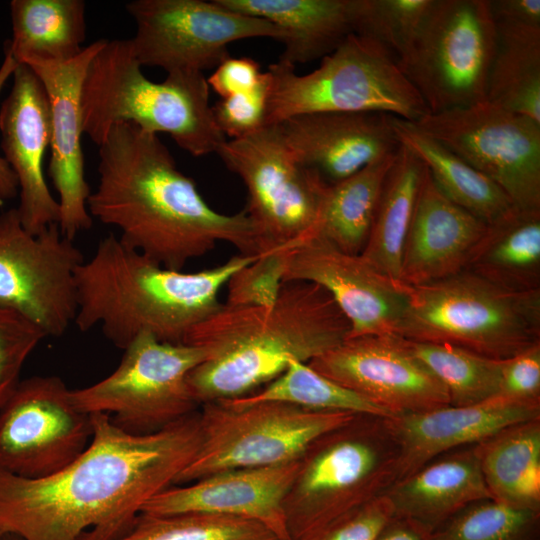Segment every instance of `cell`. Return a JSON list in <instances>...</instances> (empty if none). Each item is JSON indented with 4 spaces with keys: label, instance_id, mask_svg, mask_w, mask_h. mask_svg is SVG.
<instances>
[{
    "label": "cell",
    "instance_id": "1",
    "mask_svg": "<svg viewBox=\"0 0 540 540\" xmlns=\"http://www.w3.org/2000/svg\"><path fill=\"white\" fill-rule=\"evenodd\" d=\"M91 418L90 444L58 472L28 479L0 470V537L115 540L147 501L175 485L202 441L196 412L145 435L123 431L104 413Z\"/></svg>",
    "mask_w": 540,
    "mask_h": 540
},
{
    "label": "cell",
    "instance_id": "2",
    "mask_svg": "<svg viewBox=\"0 0 540 540\" xmlns=\"http://www.w3.org/2000/svg\"><path fill=\"white\" fill-rule=\"evenodd\" d=\"M98 176L87 201L92 219L116 227L123 244L165 268L181 270L219 242L259 255L245 210H214L156 134L130 122L111 126L99 145Z\"/></svg>",
    "mask_w": 540,
    "mask_h": 540
},
{
    "label": "cell",
    "instance_id": "3",
    "mask_svg": "<svg viewBox=\"0 0 540 540\" xmlns=\"http://www.w3.org/2000/svg\"><path fill=\"white\" fill-rule=\"evenodd\" d=\"M349 334L333 298L310 282H285L271 306L221 304L184 339L205 352L188 376L190 391L198 404L249 395L291 360L308 363Z\"/></svg>",
    "mask_w": 540,
    "mask_h": 540
},
{
    "label": "cell",
    "instance_id": "4",
    "mask_svg": "<svg viewBox=\"0 0 540 540\" xmlns=\"http://www.w3.org/2000/svg\"><path fill=\"white\" fill-rule=\"evenodd\" d=\"M258 255L239 254L197 272L163 267L110 234L76 270L77 314L82 332L99 326L125 349L140 333L183 343L189 331L220 306L218 295L231 276Z\"/></svg>",
    "mask_w": 540,
    "mask_h": 540
},
{
    "label": "cell",
    "instance_id": "5",
    "mask_svg": "<svg viewBox=\"0 0 540 540\" xmlns=\"http://www.w3.org/2000/svg\"><path fill=\"white\" fill-rule=\"evenodd\" d=\"M119 122L156 135L166 133L195 157L217 153L227 141L215 122L203 73L173 72L163 82H152L143 74L130 40H107L83 81L82 132L99 146Z\"/></svg>",
    "mask_w": 540,
    "mask_h": 540
},
{
    "label": "cell",
    "instance_id": "6",
    "mask_svg": "<svg viewBox=\"0 0 540 540\" xmlns=\"http://www.w3.org/2000/svg\"><path fill=\"white\" fill-rule=\"evenodd\" d=\"M399 447L388 418L356 414L317 438L283 501L290 540H320L398 480Z\"/></svg>",
    "mask_w": 540,
    "mask_h": 540
},
{
    "label": "cell",
    "instance_id": "7",
    "mask_svg": "<svg viewBox=\"0 0 540 540\" xmlns=\"http://www.w3.org/2000/svg\"><path fill=\"white\" fill-rule=\"evenodd\" d=\"M397 335L508 359L540 343V290L515 291L469 271L407 287Z\"/></svg>",
    "mask_w": 540,
    "mask_h": 540
},
{
    "label": "cell",
    "instance_id": "8",
    "mask_svg": "<svg viewBox=\"0 0 540 540\" xmlns=\"http://www.w3.org/2000/svg\"><path fill=\"white\" fill-rule=\"evenodd\" d=\"M266 126L316 112H381L409 122L429 113L397 58L377 41L351 34L319 67L299 75L295 66H269Z\"/></svg>",
    "mask_w": 540,
    "mask_h": 540
},
{
    "label": "cell",
    "instance_id": "9",
    "mask_svg": "<svg viewBox=\"0 0 540 540\" xmlns=\"http://www.w3.org/2000/svg\"><path fill=\"white\" fill-rule=\"evenodd\" d=\"M202 441L176 484L221 471L283 464L299 459L317 438L355 417L345 411H316L282 402L202 404Z\"/></svg>",
    "mask_w": 540,
    "mask_h": 540
},
{
    "label": "cell",
    "instance_id": "10",
    "mask_svg": "<svg viewBox=\"0 0 540 540\" xmlns=\"http://www.w3.org/2000/svg\"><path fill=\"white\" fill-rule=\"evenodd\" d=\"M496 46L489 0H434L398 64L437 113L486 100Z\"/></svg>",
    "mask_w": 540,
    "mask_h": 540
},
{
    "label": "cell",
    "instance_id": "11",
    "mask_svg": "<svg viewBox=\"0 0 540 540\" xmlns=\"http://www.w3.org/2000/svg\"><path fill=\"white\" fill-rule=\"evenodd\" d=\"M204 359L200 347L140 333L111 374L90 386L70 389V398L79 410L104 413L127 433H154L195 412L199 404L188 376Z\"/></svg>",
    "mask_w": 540,
    "mask_h": 540
},
{
    "label": "cell",
    "instance_id": "12",
    "mask_svg": "<svg viewBox=\"0 0 540 540\" xmlns=\"http://www.w3.org/2000/svg\"><path fill=\"white\" fill-rule=\"evenodd\" d=\"M217 154L247 189L259 255L291 251L314 235L328 184L296 159L276 125L227 140Z\"/></svg>",
    "mask_w": 540,
    "mask_h": 540
},
{
    "label": "cell",
    "instance_id": "13",
    "mask_svg": "<svg viewBox=\"0 0 540 540\" xmlns=\"http://www.w3.org/2000/svg\"><path fill=\"white\" fill-rule=\"evenodd\" d=\"M411 123L491 179L515 207L540 209V123L486 100Z\"/></svg>",
    "mask_w": 540,
    "mask_h": 540
},
{
    "label": "cell",
    "instance_id": "14",
    "mask_svg": "<svg viewBox=\"0 0 540 540\" xmlns=\"http://www.w3.org/2000/svg\"><path fill=\"white\" fill-rule=\"evenodd\" d=\"M57 223L29 233L16 208L0 213V308L13 311L46 337H60L76 318L75 273L84 261Z\"/></svg>",
    "mask_w": 540,
    "mask_h": 540
},
{
    "label": "cell",
    "instance_id": "15",
    "mask_svg": "<svg viewBox=\"0 0 540 540\" xmlns=\"http://www.w3.org/2000/svg\"><path fill=\"white\" fill-rule=\"evenodd\" d=\"M125 8L136 23L130 41L137 61L167 74L216 68L237 40L283 38L271 22L233 12L215 0H134Z\"/></svg>",
    "mask_w": 540,
    "mask_h": 540
},
{
    "label": "cell",
    "instance_id": "16",
    "mask_svg": "<svg viewBox=\"0 0 540 540\" xmlns=\"http://www.w3.org/2000/svg\"><path fill=\"white\" fill-rule=\"evenodd\" d=\"M92 436L91 414L75 407L60 377L20 380L0 408V470L47 477L78 458Z\"/></svg>",
    "mask_w": 540,
    "mask_h": 540
},
{
    "label": "cell",
    "instance_id": "17",
    "mask_svg": "<svg viewBox=\"0 0 540 540\" xmlns=\"http://www.w3.org/2000/svg\"><path fill=\"white\" fill-rule=\"evenodd\" d=\"M308 365L392 416L450 405L442 383L396 334L347 338Z\"/></svg>",
    "mask_w": 540,
    "mask_h": 540
},
{
    "label": "cell",
    "instance_id": "18",
    "mask_svg": "<svg viewBox=\"0 0 540 540\" xmlns=\"http://www.w3.org/2000/svg\"><path fill=\"white\" fill-rule=\"evenodd\" d=\"M285 282L319 285L350 325L349 337L396 334L406 305V286L376 270L360 254L346 253L313 235L291 250Z\"/></svg>",
    "mask_w": 540,
    "mask_h": 540
},
{
    "label": "cell",
    "instance_id": "19",
    "mask_svg": "<svg viewBox=\"0 0 540 540\" xmlns=\"http://www.w3.org/2000/svg\"><path fill=\"white\" fill-rule=\"evenodd\" d=\"M106 41L99 39L85 46L67 61L27 58L20 62L35 72L47 93L51 115L48 175L58 193L59 229L71 240L93 223L87 208L91 190L81 146V92L88 66Z\"/></svg>",
    "mask_w": 540,
    "mask_h": 540
},
{
    "label": "cell",
    "instance_id": "20",
    "mask_svg": "<svg viewBox=\"0 0 540 540\" xmlns=\"http://www.w3.org/2000/svg\"><path fill=\"white\" fill-rule=\"evenodd\" d=\"M0 107L1 149L18 182L16 208L23 227L36 235L59 222L60 207L46 183L43 160L51 142L46 90L35 72L19 63Z\"/></svg>",
    "mask_w": 540,
    "mask_h": 540
},
{
    "label": "cell",
    "instance_id": "21",
    "mask_svg": "<svg viewBox=\"0 0 540 540\" xmlns=\"http://www.w3.org/2000/svg\"><path fill=\"white\" fill-rule=\"evenodd\" d=\"M300 458L274 466L221 471L185 486H170L147 501L141 513L232 516L263 525L279 540H290L283 501L297 475Z\"/></svg>",
    "mask_w": 540,
    "mask_h": 540
},
{
    "label": "cell",
    "instance_id": "22",
    "mask_svg": "<svg viewBox=\"0 0 540 540\" xmlns=\"http://www.w3.org/2000/svg\"><path fill=\"white\" fill-rule=\"evenodd\" d=\"M296 159L327 184L397 152L392 115L381 112H316L275 124Z\"/></svg>",
    "mask_w": 540,
    "mask_h": 540
},
{
    "label": "cell",
    "instance_id": "23",
    "mask_svg": "<svg viewBox=\"0 0 540 540\" xmlns=\"http://www.w3.org/2000/svg\"><path fill=\"white\" fill-rule=\"evenodd\" d=\"M540 419V404L495 396L468 406H443L388 418L399 447L398 480L434 458L475 445L500 430Z\"/></svg>",
    "mask_w": 540,
    "mask_h": 540
},
{
    "label": "cell",
    "instance_id": "24",
    "mask_svg": "<svg viewBox=\"0 0 540 540\" xmlns=\"http://www.w3.org/2000/svg\"><path fill=\"white\" fill-rule=\"evenodd\" d=\"M487 227L450 200L425 167L404 245L401 283L419 286L465 270Z\"/></svg>",
    "mask_w": 540,
    "mask_h": 540
},
{
    "label": "cell",
    "instance_id": "25",
    "mask_svg": "<svg viewBox=\"0 0 540 540\" xmlns=\"http://www.w3.org/2000/svg\"><path fill=\"white\" fill-rule=\"evenodd\" d=\"M394 514L433 533L472 503L492 499L473 445L446 452L386 491Z\"/></svg>",
    "mask_w": 540,
    "mask_h": 540
},
{
    "label": "cell",
    "instance_id": "26",
    "mask_svg": "<svg viewBox=\"0 0 540 540\" xmlns=\"http://www.w3.org/2000/svg\"><path fill=\"white\" fill-rule=\"evenodd\" d=\"M233 12L271 22L283 33L279 61L295 66L335 51L355 33L354 0H215Z\"/></svg>",
    "mask_w": 540,
    "mask_h": 540
},
{
    "label": "cell",
    "instance_id": "27",
    "mask_svg": "<svg viewBox=\"0 0 540 540\" xmlns=\"http://www.w3.org/2000/svg\"><path fill=\"white\" fill-rule=\"evenodd\" d=\"M473 447L493 500L540 511V419L508 426Z\"/></svg>",
    "mask_w": 540,
    "mask_h": 540
},
{
    "label": "cell",
    "instance_id": "28",
    "mask_svg": "<svg viewBox=\"0 0 540 540\" xmlns=\"http://www.w3.org/2000/svg\"><path fill=\"white\" fill-rule=\"evenodd\" d=\"M466 270L510 290H540V209L514 207L488 224Z\"/></svg>",
    "mask_w": 540,
    "mask_h": 540
},
{
    "label": "cell",
    "instance_id": "29",
    "mask_svg": "<svg viewBox=\"0 0 540 540\" xmlns=\"http://www.w3.org/2000/svg\"><path fill=\"white\" fill-rule=\"evenodd\" d=\"M392 126L400 144L421 160L439 189L467 212L491 224L515 207L491 179L411 122L392 116Z\"/></svg>",
    "mask_w": 540,
    "mask_h": 540
},
{
    "label": "cell",
    "instance_id": "30",
    "mask_svg": "<svg viewBox=\"0 0 540 540\" xmlns=\"http://www.w3.org/2000/svg\"><path fill=\"white\" fill-rule=\"evenodd\" d=\"M10 15L12 37L4 45V54L18 63L27 58L67 61L83 50V0H13Z\"/></svg>",
    "mask_w": 540,
    "mask_h": 540
},
{
    "label": "cell",
    "instance_id": "31",
    "mask_svg": "<svg viewBox=\"0 0 540 540\" xmlns=\"http://www.w3.org/2000/svg\"><path fill=\"white\" fill-rule=\"evenodd\" d=\"M425 166L400 144L360 255L400 285L401 261Z\"/></svg>",
    "mask_w": 540,
    "mask_h": 540
},
{
    "label": "cell",
    "instance_id": "32",
    "mask_svg": "<svg viewBox=\"0 0 540 540\" xmlns=\"http://www.w3.org/2000/svg\"><path fill=\"white\" fill-rule=\"evenodd\" d=\"M396 153L367 165L337 183L328 184L314 235L346 253L360 254Z\"/></svg>",
    "mask_w": 540,
    "mask_h": 540
},
{
    "label": "cell",
    "instance_id": "33",
    "mask_svg": "<svg viewBox=\"0 0 540 540\" xmlns=\"http://www.w3.org/2000/svg\"><path fill=\"white\" fill-rule=\"evenodd\" d=\"M486 101L540 123V27L495 22Z\"/></svg>",
    "mask_w": 540,
    "mask_h": 540
},
{
    "label": "cell",
    "instance_id": "34",
    "mask_svg": "<svg viewBox=\"0 0 540 540\" xmlns=\"http://www.w3.org/2000/svg\"><path fill=\"white\" fill-rule=\"evenodd\" d=\"M405 341L445 387L451 406L473 405L499 395L503 360L447 343Z\"/></svg>",
    "mask_w": 540,
    "mask_h": 540
},
{
    "label": "cell",
    "instance_id": "35",
    "mask_svg": "<svg viewBox=\"0 0 540 540\" xmlns=\"http://www.w3.org/2000/svg\"><path fill=\"white\" fill-rule=\"evenodd\" d=\"M226 400L240 405L282 402L316 411H345L393 417L384 408L320 374L308 363L296 360H291L281 375L259 390Z\"/></svg>",
    "mask_w": 540,
    "mask_h": 540
},
{
    "label": "cell",
    "instance_id": "36",
    "mask_svg": "<svg viewBox=\"0 0 540 540\" xmlns=\"http://www.w3.org/2000/svg\"><path fill=\"white\" fill-rule=\"evenodd\" d=\"M115 540H279L263 525L232 516L185 513L153 516L140 513Z\"/></svg>",
    "mask_w": 540,
    "mask_h": 540
},
{
    "label": "cell",
    "instance_id": "37",
    "mask_svg": "<svg viewBox=\"0 0 540 540\" xmlns=\"http://www.w3.org/2000/svg\"><path fill=\"white\" fill-rule=\"evenodd\" d=\"M431 540H540V511L481 500L451 517Z\"/></svg>",
    "mask_w": 540,
    "mask_h": 540
},
{
    "label": "cell",
    "instance_id": "38",
    "mask_svg": "<svg viewBox=\"0 0 540 540\" xmlns=\"http://www.w3.org/2000/svg\"><path fill=\"white\" fill-rule=\"evenodd\" d=\"M434 0H354L355 33L371 38L397 61L412 46Z\"/></svg>",
    "mask_w": 540,
    "mask_h": 540
},
{
    "label": "cell",
    "instance_id": "39",
    "mask_svg": "<svg viewBox=\"0 0 540 540\" xmlns=\"http://www.w3.org/2000/svg\"><path fill=\"white\" fill-rule=\"evenodd\" d=\"M289 252L258 255L250 264L236 271L226 283V304L264 307L274 304L285 283Z\"/></svg>",
    "mask_w": 540,
    "mask_h": 540
},
{
    "label": "cell",
    "instance_id": "40",
    "mask_svg": "<svg viewBox=\"0 0 540 540\" xmlns=\"http://www.w3.org/2000/svg\"><path fill=\"white\" fill-rule=\"evenodd\" d=\"M44 338L31 322L0 308V408L20 382L24 363Z\"/></svg>",
    "mask_w": 540,
    "mask_h": 540
},
{
    "label": "cell",
    "instance_id": "41",
    "mask_svg": "<svg viewBox=\"0 0 540 540\" xmlns=\"http://www.w3.org/2000/svg\"><path fill=\"white\" fill-rule=\"evenodd\" d=\"M270 86L266 71L254 89L221 98L212 106L215 122L225 137L243 138L266 127Z\"/></svg>",
    "mask_w": 540,
    "mask_h": 540
},
{
    "label": "cell",
    "instance_id": "42",
    "mask_svg": "<svg viewBox=\"0 0 540 540\" xmlns=\"http://www.w3.org/2000/svg\"><path fill=\"white\" fill-rule=\"evenodd\" d=\"M499 396L540 404V343L502 361Z\"/></svg>",
    "mask_w": 540,
    "mask_h": 540
},
{
    "label": "cell",
    "instance_id": "43",
    "mask_svg": "<svg viewBox=\"0 0 540 540\" xmlns=\"http://www.w3.org/2000/svg\"><path fill=\"white\" fill-rule=\"evenodd\" d=\"M394 515L384 494L335 525L320 540H378Z\"/></svg>",
    "mask_w": 540,
    "mask_h": 540
},
{
    "label": "cell",
    "instance_id": "44",
    "mask_svg": "<svg viewBox=\"0 0 540 540\" xmlns=\"http://www.w3.org/2000/svg\"><path fill=\"white\" fill-rule=\"evenodd\" d=\"M263 76L254 59L229 56L216 67L207 82L221 98H226L254 89Z\"/></svg>",
    "mask_w": 540,
    "mask_h": 540
},
{
    "label": "cell",
    "instance_id": "45",
    "mask_svg": "<svg viewBox=\"0 0 540 540\" xmlns=\"http://www.w3.org/2000/svg\"><path fill=\"white\" fill-rule=\"evenodd\" d=\"M494 22L540 27V0H489Z\"/></svg>",
    "mask_w": 540,
    "mask_h": 540
},
{
    "label": "cell",
    "instance_id": "46",
    "mask_svg": "<svg viewBox=\"0 0 540 540\" xmlns=\"http://www.w3.org/2000/svg\"><path fill=\"white\" fill-rule=\"evenodd\" d=\"M18 64L12 56L4 54V60L0 66V93ZM17 194V178L4 157L0 156V201L13 199Z\"/></svg>",
    "mask_w": 540,
    "mask_h": 540
},
{
    "label": "cell",
    "instance_id": "47",
    "mask_svg": "<svg viewBox=\"0 0 540 540\" xmlns=\"http://www.w3.org/2000/svg\"><path fill=\"white\" fill-rule=\"evenodd\" d=\"M378 540H431V534L411 520L394 515Z\"/></svg>",
    "mask_w": 540,
    "mask_h": 540
},
{
    "label": "cell",
    "instance_id": "48",
    "mask_svg": "<svg viewBox=\"0 0 540 540\" xmlns=\"http://www.w3.org/2000/svg\"><path fill=\"white\" fill-rule=\"evenodd\" d=\"M0 540H23V539L20 538V537L17 536V535L6 534V535L0 537Z\"/></svg>",
    "mask_w": 540,
    "mask_h": 540
}]
</instances>
